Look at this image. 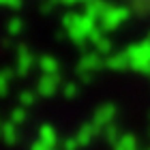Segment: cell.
I'll list each match as a JSON object with an SVG mask.
<instances>
[{
	"mask_svg": "<svg viewBox=\"0 0 150 150\" xmlns=\"http://www.w3.org/2000/svg\"><path fill=\"white\" fill-rule=\"evenodd\" d=\"M15 122H9V125H4L2 127V133H4V142H9V144H13L17 137V133H15Z\"/></svg>",
	"mask_w": 150,
	"mask_h": 150,
	"instance_id": "cell-1",
	"label": "cell"
}]
</instances>
